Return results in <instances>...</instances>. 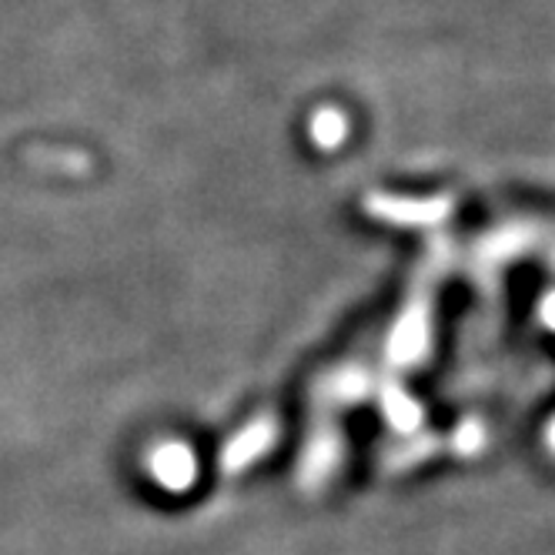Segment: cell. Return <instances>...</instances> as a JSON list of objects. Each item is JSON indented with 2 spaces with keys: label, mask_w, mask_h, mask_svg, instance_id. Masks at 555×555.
I'll use <instances>...</instances> for the list:
<instances>
[{
  "label": "cell",
  "mask_w": 555,
  "mask_h": 555,
  "mask_svg": "<svg viewBox=\"0 0 555 555\" xmlns=\"http://www.w3.org/2000/svg\"><path fill=\"white\" fill-rule=\"evenodd\" d=\"M428 341H431V288H422L405 305V311L391 328L388 359L395 365H418L428 354Z\"/></svg>",
  "instance_id": "cell-1"
},
{
  "label": "cell",
  "mask_w": 555,
  "mask_h": 555,
  "mask_svg": "<svg viewBox=\"0 0 555 555\" xmlns=\"http://www.w3.org/2000/svg\"><path fill=\"white\" fill-rule=\"evenodd\" d=\"M365 211L372 218L391 221V224H439L452 215L449 197H391V194H372L365 202Z\"/></svg>",
  "instance_id": "cell-2"
},
{
  "label": "cell",
  "mask_w": 555,
  "mask_h": 555,
  "mask_svg": "<svg viewBox=\"0 0 555 555\" xmlns=\"http://www.w3.org/2000/svg\"><path fill=\"white\" fill-rule=\"evenodd\" d=\"M151 475L168 489H184L194 479V455L184 446H162L151 455Z\"/></svg>",
  "instance_id": "cell-3"
},
{
  "label": "cell",
  "mask_w": 555,
  "mask_h": 555,
  "mask_svg": "<svg viewBox=\"0 0 555 555\" xmlns=\"http://www.w3.org/2000/svg\"><path fill=\"white\" fill-rule=\"evenodd\" d=\"M271 439H274V422H255L248 431H242L237 439L231 442V449H228V465H245V462H251L255 455H261L268 446H271Z\"/></svg>",
  "instance_id": "cell-4"
},
{
  "label": "cell",
  "mask_w": 555,
  "mask_h": 555,
  "mask_svg": "<svg viewBox=\"0 0 555 555\" xmlns=\"http://www.w3.org/2000/svg\"><path fill=\"white\" fill-rule=\"evenodd\" d=\"M348 138V117L335 107H325L311 117V141L319 147H338Z\"/></svg>",
  "instance_id": "cell-5"
}]
</instances>
